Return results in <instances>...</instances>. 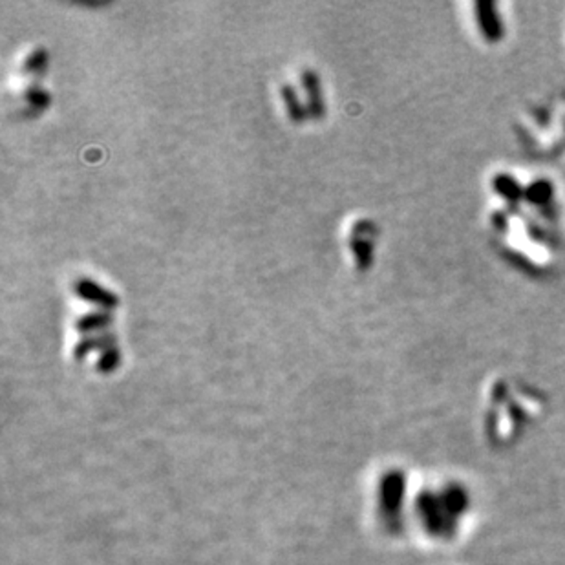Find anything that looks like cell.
<instances>
[{"mask_svg": "<svg viewBox=\"0 0 565 565\" xmlns=\"http://www.w3.org/2000/svg\"><path fill=\"white\" fill-rule=\"evenodd\" d=\"M300 82L307 99L306 103L307 116L312 120H322L326 116V103H324V94L321 89L319 74L313 68H304L300 74Z\"/></svg>", "mask_w": 565, "mask_h": 565, "instance_id": "3", "label": "cell"}, {"mask_svg": "<svg viewBox=\"0 0 565 565\" xmlns=\"http://www.w3.org/2000/svg\"><path fill=\"white\" fill-rule=\"evenodd\" d=\"M419 515L430 534L439 536V538H450L452 534H456L458 520L448 513V508L441 499V494H422L419 499Z\"/></svg>", "mask_w": 565, "mask_h": 565, "instance_id": "1", "label": "cell"}, {"mask_svg": "<svg viewBox=\"0 0 565 565\" xmlns=\"http://www.w3.org/2000/svg\"><path fill=\"white\" fill-rule=\"evenodd\" d=\"M280 96H282V101H284V106H286V112H288V118L291 123H302L307 120V108L306 104L300 101L298 97V92L295 90V87L291 82H282L280 87Z\"/></svg>", "mask_w": 565, "mask_h": 565, "instance_id": "5", "label": "cell"}, {"mask_svg": "<svg viewBox=\"0 0 565 565\" xmlns=\"http://www.w3.org/2000/svg\"><path fill=\"white\" fill-rule=\"evenodd\" d=\"M24 99L27 104L35 106L37 110H44L50 104V94L44 89L35 87V84H32V87H27L24 90Z\"/></svg>", "mask_w": 565, "mask_h": 565, "instance_id": "10", "label": "cell"}, {"mask_svg": "<svg viewBox=\"0 0 565 565\" xmlns=\"http://www.w3.org/2000/svg\"><path fill=\"white\" fill-rule=\"evenodd\" d=\"M48 59L50 53L44 46L35 48L20 65V74L22 75H43L48 68Z\"/></svg>", "mask_w": 565, "mask_h": 565, "instance_id": "8", "label": "cell"}, {"mask_svg": "<svg viewBox=\"0 0 565 565\" xmlns=\"http://www.w3.org/2000/svg\"><path fill=\"white\" fill-rule=\"evenodd\" d=\"M112 324V313L110 312H103V309H99V312H92V313H84L81 315L74 328L77 333H81L82 337L84 335H90L92 331H97V329H104L106 326Z\"/></svg>", "mask_w": 565, "mask_h": 565, "instance_id": "6", "label": "cell"}, {"mask_svg": "<svg viewBox=\"0 0 565 565\" xmlns=\"http://www.w3.org/2000/svg\"><path fill=\"white\" fill-rule=\"evenodd\" d=\"M350 249L355 257V264L359 271H368L372 267L374 260V245L368 238L353 236L350 238Z\"/></svg>", "mask_w": 565, "mask_h": 565, "instance_id": "7", "label": "cell"}, {"mask_svg": "<svg viewBox=\"0 0 565 565\" xmlns=\"http://www.w3.org/2000/svg\"><path fill=\"white\" fill-rule=\"evenodd\" d=\"M121 360V352L118 346H112L108 350H104L97 360V372L99 374H110L118 368V364Z\"/></svg>", "mask_w": 565, "mask_h": 565, "instance_id": "9", "label": "cell"}, {"mask_svg": "<svg viewBox=\"0 0 565 565\" xmlns=\"http://www.w3.org/2000/svg\"><path fill=\"white\" fill-rule=\"evenodd\" d=\"M116 341L118 337L114 333L110 331H103V333H97V335H84L79 338V343L74 346V359L75 360H82L84 357H87L89 353L92 352H104L112 346H116Z\"/></svg>", "mask_w": 565, "mask_h": 565, "instance_id": "4", "label": "cell"}, {"mask_svg": "<svg viewBox=\"0 0 565 565\" xmlns=\"http://www.w3.org/2000/svg\"><path fill=\"white\" fill-rule=\"evenodd\" d=\"M72 290L81 300L97 306L99 309H103V312H110V309L118 307L121 302L114 291L97 284L96 280H92L89 276L75 278Z\"/></svg>", "mask_w": 565, "mask_h": 565, "instance_id": "2", "label": "cell"}]
</instances>
